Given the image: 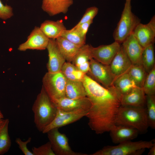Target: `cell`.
<instances>
[{
  "instance_id": "6da1fadb",
  "label": "cell",
  "mask_w": 155,
  "mask_h": 155,
  "mask_svg": "<svg viewBox=\"0 0 155 155\" xmlns=\"http://www.w3.org/2000/svg\"><path fill=\"white\" fill-rule=\"evenodd\" d=\"M91 105L86 117L88 125L97 134L109 132L115 124L121 105V95L113 86L106 88L86 74L82 80Z\"/></svg>"
},
{
  "instance_id": "7a4b0ae2",
  "label": "cell",
  "mask_w": 155,
  "mask_h": 155,
  "mask_svg": "<svg viewBox=\"0 0 155 155\" xmlns=\"http://www.w3.org/2000/svg\"><path fill=\"white\" fill-rule=\"evenodd\" d=\"M34 121L38 130L42 132L55 117L57 108L42 86L32 106Z\"/></svg>"
},
{
  "instance_id": "3957f363",
  "label": "cell",
  "mask_w": 155,
  "mask_h": 155,
  "mask_svg": "<svg viewBox=\"0 0 155 155\" xmlns=\"http://www.w3.org/2000/svg\"><path fill=\"white\" fill-rule=\"evenodd\" d=\"M115 124L129 126L137 129L139 133H145L149 127L146 108L121 105L117 111Z\"/></svg>"
},
{
  "instance_id": "277c9868",
  "label": "cell",
  "mask_w": 155,
  "mask_h": 155,
  "mask_svg": "<svg viewBox=\"0 0 155 155\" xmlns=\"http://www.w3.org/2000/svg\"><path fill=\"white\" fill-rule=\"evenodd\" d=\"M154 144L152 141H128L115 146L104 147L91 155H138L146 148L149 149Z\"/></svg>"
},
{
  "instance_id": "5b68a950",
  "label": "cell",
  "mask_w": 155,
  "mask_h": 155,
  "mask_svg": "<svg viewBox=\"0 0 155 155\" xmlns=\"http://www.w3.org/2000/svg\"><path fill=\"white\" fill-rule=\"evenodd\" d=\"M140 23L141 20L132 11L131 2H125L120 20L113 34L115 41L122 44Z\"/></svg>"
},
{
  "instance_id": "8992f818",
  "label": "cell",
  "mask_w": 155,
  "mask_h": 155,
  "mask_svg": "<svg viewBox=\"0 0 155 155\" xmlns=\"http://www.w3.org/2000/svg\"><path fill=\"white\" fill-rule=\"evenodd\" d=\"M67 79L61 71L45 73L42 79V87L52 100L65 96Z\"/></svg>"
},
{
  "instance_id": "52a82bcc",
  "label": "cell",
  "mask_w": 155,
  "mask_h": 155,
  "mask_svg": "<svg viewBox=\"0 0 155 155\" xmlns=\"http://www.w3.org/2000/svg\"><path fill=\"white\" fill-rule=\"evenodd\" d=\"M58 129H52L46 133L55 155H87L73 150L69 146L68 137L65 134L60 132Z\"/></svg>"
},
{
  "instance_id": "ba28073f",
  "label": "cell",
  "mask_w": 155,
  "mask_h": 155,
  "mask_svg": "<svg viewBox=\"0 0 155 155\" xmlns=\"http://www.w3.org/2000/svg\"><path fill=\"white\" fill-rule=\"evenodd\" d=\"M87 74L106 88L113 86L115 78L111 71L109 65H104L91 58L90 60V69Z\"/></svg>"
},
{
  "instance_id": "9c48e42d",
  "label": "cell",
  "mask_w": 155,
  "mask_h": 155,
  "mask_svg": "<svg viewBox=\"0 0 155 155\" xmlns=\"http://www.w3.org/2000/svg\"><path fill=\"white\" fill-rule=\"evenodd\" d=\"M87 111L79 110L71 111H65L57 108V111L55 118L42 132L46 133L50 130L71 124L86 116Z\"/></svg>"
},
{
  "instance_id": "30bf717a",
  "label": "cell",
  "mask_w": 155,
  "mask_h": 155,
  "mask_svg": "<svg viewBox=\"0 0 155 155\" xmlns=\"http://www.w3.org/2000/svg\"><path fill=\"white\" fill-rule=\"evenodd\" d=\"M121 45L115 41L110 44L101 45L97 47L90 45L91 57L102 64L109 65L119 49Z\"/></svg>"
},
{
  "instance_id": "8fae6325",
  "label": "cell",
  "mask_w": 155,
  "mask_h": 155,
  "mask_svg": "<svg viewBox=\"0 0 155 155\" xmlns=\"http://www.w3.org/2000/svg\"><path fill=\"white\" fill-rule=\"evenodd\" d=\"M49 39L43 32L39 27L35 26L25 42L18 48L20 51L28 49L42 50L46 49Z\"/></svg>"
},
{
  "instance_id": "7c38bea8",
  "label": "cell",
  "mask_w": 155,
  "mask_h": 155,
  "mask_svg": "<svg viewBox=\"0 0 155 155\" xmlns=\"http://www.w3.org/2000/svg\"><path fill=\"white\" fill-rule=\"evenodd\" d=\"M133 34L143 48L154 43L155 37V16L147 24L140 23L136 27Z\"/></svg>"
},
{
  "instance_id": "4fadbf2b",
  "label": "cell",
  "mask_w": 155,
  "mask_h": 155,
  "mask_svg": "<svg viewBox=\"0 0 155 155\" xmlns=\"http://www.w3.org/2000/svg\"><path fill=\"white\" fill-rule=\"evenodd\" d=\"M52 101L58 108L65 111L83 110L88 112L91 105L90 99L87 97L72 99L65 96Z\"/></svg>"
},
{
  "instance_id": "5bb4252c",
  "label": "cell",
  "mask_w": 155,
  "mask_h": 155,
  "mask_svg": "<svg viewBox=\"0 0 155 155\" xmlns=\"http://www.w3.org/2000/svg\"><path fill=\"white\" fill-rule=\"evenodd\" d=\"M132 65L121 44L119 49L109 65L110 70L115 79L127 73Z\"/></svg>"
},
{
  "instance_id": "9a60e30c",
  "label": "cell",
  "mask_w": 155,
  "mask_h": 155,
  "mask_svg": "<svg viewBox=\"0 0 155 155\" xmlns=\"http://www.w3.org/2000/svg\"><path fill=\"white\" fill-rule=\"evenodd\" d=\"M46 49L49 56L47 65L48 72L54 73L61 71L66 60L59 50L55 39H49Z\"/></svg>"
},
{
  "instance_id": "2e32d148",
  "label": "cell",
  "mask_w": 155,
  "mask_h": 155,
  "mask_svg": "<svg viewBox=\"0 0 155 155\" xmlns=\"http://www.w3.org/2000/svg\"><path fill=\"white\" fill-rule=\"evenodd\" d=\"M109 132L112 142L115 144L131 141L137 137L139 133L132 127L115 124L111 127Z\"/></svg>"
},
{
  "instance_id": "e0dca14e",
  "label": "cell",
  "mask_w": 155,
  "mask_h": 155,
  "mask_svg": "<svg viewBox=\"0 0 155 155\" xmlns=\"http://www.w3.org/2000/svg\"><path fill=\"white\" fill-rule=\"evenodd\" d=\"M121 45L133 65H142L141 57L144 48L133 33L123 42Z\"/></svg>"
},
{
  "instance_id": "ac0fdd59",
  "label": "cell",
  "mask_w": 155,
  "mask_h": 155,
  "mask_svg": "<svg viewBox=\"0 0 155 155\" xmlns=\"http://www.w3.org/2000/svg\"><path fill=\"white\" fill-rule=\"evenodd\" d=\"M73 2V0H42V8L51 16L65 13Z\"/></svg>"
},
{
  "instance_id": "d6986e66",
  "label": "cell",
  "mask_w": 155,
  "mask_h": 155,
  "mask_svg": "<svg viewBox=\"0 0 155 155\" xmlns=\"http://www.w3.org/2000/svg\"><path fill=\"white\" fill-rule=\"evenodd\" d=\"M120 102L122 105L144 107L145 94L142 88L137 87L127 93L121 95Z\"/></svg>"
},
{
  "instance_id": "ffe728a7",
  "label": "cell",
  "mask_w": 155,
  "mask_h": 155,
  "mask_svg": "<svg viewBox=\"0 0 155 155\" xmlns=\"http://www.w3.org/2000/svg\"><path fill=\"white\" fill-rule=\"evenodd\" d=\"M91 58H92L90 45L85 44L80 47L72 63L80 71L87 74L90 69V60Z\"/></svg>"
},
{
  "instance_id": "44dd1931",
  "label": "cell",
  "mask_w": 155,
  "mask_h": 155,
  "mask_svg": "<svg viewBox=\"0 0 155 155\" xmlns=\"http://www.w3.org/2000/svg\"><path fill=\"white\" fill-rule=\"evenodd\" d=\"M41 30L49 39H55L60 36L66 28L62 20H46L39 27Z\"/></svg>"
},
{
  "instance_id": "7402d4cb",
  "label": "cell",
  "mask_w": 155,
  "mask_h": 155,
  "mask_svg": "<svg viewBox=\"0 0 155 155\" xmlns=\"http://www.w3.org/2000/svg\"><path fill=\"white\" fill-rule=\"evenodd\" d=\"M55 40L59 50L66 61L71 62L82 46L74 44L61 36Z\"/></svg>"
},
{
  "instance_id": "603a6c76",
  "label": "cell",
  "mask_w": 155,
  "mask_h": 155,
  "mask_svg": "<svg viewBox=\"0 0 155 155\" xmlns=\"http://www.w3.org/2000/svg\"><path fill=\"white\" fill-rule=\"evenodd\" d=\"M65 96L72 99H78L87 97L86 92L82 81L67 80L65 87Z\"/></svg>"
},
{
  "instance_id": "cb8c5ba5",
  "label": "cell",
  "mask_w": 155,
  "mask_h": 155,
  "mask_svg": "<svg viewBox=\"0 0 155 155\" xmlns=\"http://www.w3.org/2000/svg\"><path fill=\"white\" fill-rule=\"evenodd\" d=\"M113 86L121 95L127 93L137 87L127 73L116 78Z\"/></svg>"
},
{
  "instance_id": "d4e9b609",
  "label": "cell",
  "mask_w": 155,
  "mask_h": 155,
  "mask_svg": "<svg viewBox=\"0 0 155 155\" xmlns=\"http://www.w3.org/2000/svg\"><path fill=\"white\" fill-rule=\"evenodd\" d=\"M9 123L8 119H4L0 126V155L7 152L11 145V140L8 133Z\"/></svg>"
},
{
  "instance_id": "484cf974",
  "label": "cell",
  "mask_w": 155,
  "mask_h": 155,
  "mask_svg": "<svg viewBox=\"0 0 155 155\" xmlns=\"http://www.w3.org/2000/svg\"><path fill=\"white\" fill-rule=\"evenodd\" d=\"M61 71L68 80L82 81L86 74L79 70L71 62H68L64 63Z\"/></svg>"
},
{
  "instance_id": "4316f807",
  "label": "cell",
  "mask_w": 155,
  "mask_h": 155,
  "mask_svg": "<svg viewBox=\"0 0 155 155\" xmlns=\"http://www.w3.org/2000/svg\"><path fill=\"white\" fill-rule=\"evenodd\" d=\"M154 43L144 47L141 57L142 64L147 73L155 66Z\"/></svg>"
},
{
  "instance_id": "83f0119b",
  "label": "cell",
  "mask_w": 155,
  "mask_h": 155,
  "mask_svg": "<svg viewBox=\"0 0 155 155\" xmlns=\"http://www.w3.org/2000/svg\"><path fill=\"white\" fill-rule=\"evenodd\" d=\"M127 73L136 86L142 88L147 73L142 65H133Z\"/></svg>"
},
{
  "instance_id": "f1b7e54d",
  "label": "cell",
  "mask_w": 155,
  "mask_h": 155,
  "mask_svg": "<svg viewBox=\"0 0 155 155\" xmlns=\"http://www.w3.org/2000/svg\"><path fill=\"white\" fill-rule=\"evenodd\" d=\"M146 103L149 127L155 128V95L146 96Z\"/></svg>"
},
{
  "instance_id": "f546056e",
  "label": "cell",
  "mask_w": 155,
  "mask_h": 155,
  "mask_svg": "<svg viewBox=\"0 0 155 155\" xmlns=\"http://www.w3.org/2000/svg\"><path fill=\"white\" fill-rule=\"evenodd\" d=\"M142 88L146 95H155V66L147 73Z\"/></svg>"
},
{
  "instance_id": "4dcf8cb0",
  "label": "cell",
  "mask_w": 155,
  "mask_h": 155,
  "mask_svg": "<svg viewBox=\"0 0 155 155\" xmlns=\"http://www.w3.org/2000/svg\"><path fill=\"white\" fill-rule=\"evenodd\" d=\"M61 36L80 46L85 44L86 38L82 37L75 29L72 28L69 30H65Z\"/></svg>"
},
{
  "instance_id": "1f68e13d",
  "label": "cell",
  "mask_w": 155,
  "mask_h": 155,
  "mask_svg": "<svg viewBox=\"0 0 155 155\" xmlns=\"http://www.w3.org/2000/svg\"><path fill=\"white\" fill-rule=\"evenodd\" d=\"M34 155H55L49 141L38 147H33L32 149Z\"/></svg>"
},
{
  "instance_id": "d6a6232c",
  "label": "cell",
  "mask_w": 155,
  "mask_h": 155,
  "mask_svg": "<svg viewBox=\"0 0 155 155\" xmlns=\"http://www.w3.org/2000/svg\"><path fill=\"white\" fill-rule=\"evenodd\" d=\"M98 11V8L95 6L88 8L80 20L74 26L76 27L82 23L93 20Z\"/></svg>"
},
{
  "instance_id": "836d02e7",
  "label": "cell",
  "mask_w": 155,
  "mask_h": 155,
  "mask_svg": "<svg viewBox=\"0 0 155 155\" xmlns=\"http://www.w3.org/2000/svg\"><path fill=\"white\" fill-rule=\"evenodd\" d=\"M13 15L12 8L10 5H4L0 0V18L6 20Z\"/></svg>"
},
{
  "instance_id": "e575fe53",
  "label": "cell",
  "mask_w": 155,
  "mask_h": 155,
  "mask_svg": "<svg viewBox=\"0 0 155 155\" xmlns=\"http://www.w3.org/2000/svg\"><path fill=\"white\" fill-rule=\"evenodd\" d=\"M31 137H30L25 141H22L19 137L17 138L15 140V142L18 145L19 148L25 155H34L32 152L30 151L27 147V144L31 142Z\"/></svg>"
},
{
  "instance_id": "d590c367",
  "label": "cell",
  "mask_w": 155,
  "mask_h": 155,
  "mask_svg": "<svg viewBox=\"0 0 155 155\" xmlns=\"http://www.w3.org/2000/svg\"><path fill=\"white\" fill-rule=\"evenodd\" d=\"M93 23V20L82 23L72 28L75 29L82 37L86 38V34L90 25Z\"/></svg>"
},
{
  "instance_id": "8d00e7d4",
  "label": "cell",
  "mask_w": 155,
  "mask_h": 155,
  "mask_svg": "<svg viewBox=\"0 0 155 155\" xmlns=\"http://www.w3.org/2000/svg\"><path fill=\"white\" fill-rule=\"evenodd\" d=\"M149 152L148 153V155H155V144L149 148Z\"/></svg>"
},
{
  "instance_id": "74e56055",
  "label": "cell",
  "mask_w": 155,
  "mask_h": 155,
  "mask_svg": "<svg viewBox=\"0 0 155 155\" xmlns=\"http://www.w3.org/2000/svg\"><path fill=\"white\" fill-rule=\"evenodd\" d=\"M4 118V116L1 111L0 110V119H3Z\"/></svg>"
},
{
  "instance_id": "f35d334b",
  "label": "cell",
  "mask_w": 155,
  "mask_h": 155,
  "mask_svg": "<svg viewBox=\"0 0 155 155\" xmlns=\"http://www.w3.org/2000/svg\"><path fill=\"white\" fill-rule=\"evenodd\" d=\"M3 119H0V126L2 123L3 121Z\"/></svg>"
},
{
  "instance_id": "ab89813d",
  "label": "cell",
  "mask_w": 155,
  "mask_h": 155,
  "mask_svg": "<svg viewBox=\"0 0 155 155\" xmlns=\"http://www.w3.org/2000/svg\"><path fill=\"white\" fill-rule=\"evenodd\" d=\"M131 0H126L125 2H131Z\"/></svg>"
}]
</instances>
